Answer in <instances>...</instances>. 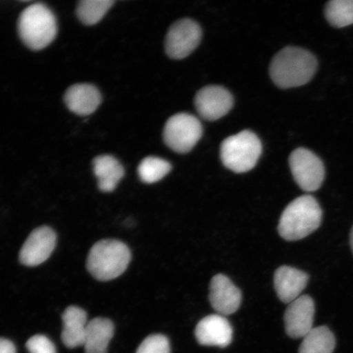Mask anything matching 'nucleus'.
Instances as JSON below:
<instances>
[{
    "label": "nucleus",
    "instance_id": "f257e3e1",
    "mask_svg": "<svg viewBox=\"0 0 353 353\" xmlns=\"http://www.w3.org/2000/svg\"><path fill=\"white\" fill-rule=\"evenodd\" d=\"M316 69L317 61L310 52L287 47L273 57L270 76L277 87L285 90L305 85L314 76Z\"/></svg>",
    "mask_w": 353,
    "mask_h": 353
},
{
    "label": "nucleus",
    "instance_id": "f03ea898",
    "mask_svg": "<svg viewBox=\"0 0 353 353\" xmlns=\"http://www.w3.org/2000/svg\"><path fill=\"white\" fill-rule=\"evenodd\" d=\"M322 210L319 201L304 195L290 203L281 216L278 232L289 241L303 239L321 226Z\"/></svg>",
    "mask_w": 353,
    "mask_h": 353
},
{
    "label": "nucleus",
    "instance_id": "7ed1b4c3",
    "mask_svg": "<svg viewBox=\"0 0 353 353\" xmlns=\"http://www.w3.org/2000/svg\"><path fill=\"white\" fill-rule=\"evenodd\" d=\"M130 260L129 247L123 242L103 240L92 247L88 256L87 268L95 279L108 281L122 275Z\"/></svg>",
    "mask_w": 353,
    "mask_h": 353
},
{
    "label": "nucleus",
    "instance_id": "20e7f679",
    "mask_svg": "<svg viewBox=\"0 0 353 353\" xmlns=\"http://www.w3.org/2000/svg\"><path fill=\"white\" fill-rule=\"evenodd\" d=\"M54 13L41 3L32 4L21 12L19 32L22 41L33 50H41L54 41L57 34Z\"/></svg>",
    "mask_w": 353,
    "mask_h": 353
},
{
    "label": "nucleus",
    "instance_id": "39448f33",
    "mask_svg": "<svg viewBox=\"0 0 353 353\" xmlns=\"http://www.w3.org/2000/svg\"><path fill=\"white\" fill-rule=\"evenodd\" d=\"M262 154V144L254 132L245 130L228 137L221 145V160L236 174L254 169Z\"/></svg>",
    "mask_w": 353,
    "mask_h": 353
},
{
    "label": "nucleus",
    "instance_id": "423d86ee",
    "mask_svg": "<svg viewBox=\"0 0 353 353\" xmlns=\"http://www.w3.org/2000/svg\"><path fill=\"white\" fill-rule=\"evenodd\" d=\"M202 126L196 117L179 113L170 117L164 129L165 143L176 153L192 151L202 136Z\"/></svg>",
    "mask_w": 353,
    "mask_h": 353
},
{
    "label": "nucleus",
    "instance_id": "0eeeda50",
    "mask_svg": "<svg viewBox=\"0 0 353 353\" xmlns=\"http://www.w3.org/2000/svg\"><path fill=\"white\" fill-rule=\"evenodd\" d=\"M289 164L295 182L303 191L315 192L321 187L325 166L316 154L306 148H298L290 154Z\"/></svg>",
    "mask_w": 353,
    "mask_h": 353
},
{
    "label": "nucleus",
    "instance_id": "6e6552de",
    "mask_svg": "<svg viewBox=\"0 0 353 353\" xmlns=\"http://www.w3.org/2000/svg\"><path fill=\"white\" fill-rule=\"evenodd\" d=\"M201 37V29L196 21L191 19L176 21L166 35V54L173 59H183L196 50Z\"/></svg>",
    "mask_w": 353,
    "mask_h": 353
},
{
    "label": "nucleus",
    "instance_id": "1a4fd4ad",
    "mask_svg": "<svg viewBox=\"0 0 353 353\" xmlns=\"http://www.w3.org/2000/svg\"><path fill=\"white\" fill-rule=\"evenodd\" d=\"M57 235L50 227H39L30 234L19 254L21 264L35 267L46 262L54 252Z\"/></svg>",
    "mask_w": 353,
    "mask_h": 353
},
{
    "label": "nucleus",
    "instance_id": "9d476101",
    "mask_svg": "<svg viewBox=\"0 0 353 353\" xmlns=\"http://www.w3.org/2000/svg\"><path fill=\"white\" fill-rule=\"evenodd\" d=\"M195 105L198 114L204 120L217 121L230 112L233 107V97L223 87L206 86L197 92Z\"/></svg>",
    "mask_w": 353,
    "mask_h": 353
},
{
    "label": "nucleus",
    "instance_id": "9b49d317",
    "mask_svg": "<svg viewBox=\"0 0 353 353\" xmlns=\"http://www.w3.org/2000/svg\"><path fill=\"white\" fill-rule=\"evenodd\" d=\"M315 303L308 295H301L286 308L284 321L286 334L292 339L304 338L314 328Z\"/></svg>",
    "mask_w": 353,
    "mask_h": 353
},
{
    "label": "nucleus",
    "instance_id": "f8f14e48",
    "mask_svg": "<svg viewBox=\"0 0 353 353\" xmlns=\"http://www.w3.org/2000/svg\"><path fill=\"white\" fill-rule=\"evenodd\" d=\"M195 335L201 345L226 347L232 343L233 330L224 316L210 315L199 322Z\"/></svg>",
    "mask_w": 353,
    "mask_h": 353
},
{
    "label": "nucleus",
    "instance_id": "ddd939ff",
    "mask_svg": "<svg viewBox=\"0 0 353 353\" xmlns=\"http://www.w3.org/2000/svg\"><path fill=\"white\" fill-rule=\"evenodd\" d=\"M241 292L230 279L216 275L210 282V300L212 307L220 314L231 315L239 309Z\"/></svg>",
    "mask_w": 353,
    "mask_h": 353
},
{
    "label": "nucleus",
    "instance_id": "4468645a",
    "mask_svg": "<svg viewBox=\"0 0 353 353\" xmlns=\"http://www.w3.org/2000/svg\"><path fill=\"white\" fill-rule=\"evenodd\" d=\"M308 279L306 272L289 266L280 267L274 275V286L278 298L285 303H292L301 296Z\"/></svg>",
    "mask_w": 353,
    "mask_h": 353
},
{
    "label": "nucleus",
    "instance_id": "2eb2a0df",
    "mask_svg": "<svg viewBox=\"0 0 353 353\" xmlns=\"http://www.w3.org/2000/svg\"><path fill=\"white\" fill-rule=\"evenodd\" d=\"M61 319L63 322L61 341L65 347L83 346L88 324L86 312L81 307L70 306L65 309Z\"/></svg>",
    "mask_w": 353,
    "mask_h": 353
},
{
    "label": "nucleus",
    "instance_id": "dca6fc26",
    "mask_svg": "<svg viewBox=\"0 0 353 353\" xmlns=\"http://www.w3.org/2000/svg\"><path fill=\"white\" fill-rule=\"evenodd\" d=\"M101 100L98 88L88 83H79L70 87L65 95L68 108L79 116L94 113L99 107Z\"/></svg>",
    "mask_w": 353,
    "mask_h": 353
},
{
    "label": "nucleus",
    "instance_id": "f3484780",
    "mask_svg": "<svg viewBox=\"0 0 353 353\" xmlns=\"http://www.w3.org/2000/svg\"><path fill=\"white\" fill-rule=\"evenodd\" d=\"M114 333L113 322L108 319L97 317L88 321L83 344L85 353H108Z\"/></svg>",
    "mask_w": 353,
    "mask_h": 353
},
{
    "label": "nucleus",
    "instance_id": "a211bd4d",
    "mask_svg": "<svg viewBox=\"0 0 353 353\" xmlns=\"http://www.w3.org/2000/svg\"><path fill=\"white\" fill-rule=\"evenodd\" d=\"M94 171L99 180V188L103 192H113L125 174L121 163L108 154L94 159Z\"/></svg>",
    "mask_w": 353,
    "mask_h": 353
},
{
    "label": "nucleus",
    "instance_id": "6ab92c4d",
    "mask_svg": "<svg viewBox=\"0 0 353 353\" xmlns=\"http://www.w3.org/2000/svg\"><path fill=\"white\" fill-rule=\"evenodd\" d=\"M334 347V334L326 326H319L303 338L299 353H332Z\"/></svg>",
    "mask_w": 353,
    "mask_h": 353
},
{
    "label": "nucleus",
    "instance_id": "aec40b11",
    "mask_svg": "<svg viewBox=\"0 0 353 353\" xmlns=\"http://www.w3.org/2000/svg\"><path fill=\"white\" fill-rule=\"evenodd\" d=\"M325 19L334 28H343L353 24V0H332L326 4Z\"/></svg>",
    "mask_w": 353,
    "mask_h": 353
},
{
    "label": "nucleus",
    "instance_id": "412c9836",
    "mask_svg": "<svg viewBox=\"0 0 353 353\" xmlns=\"http://www.w3.org/2000/svg\"><path fill=\"white\" fill-rule=\"evenodd\" d=\"M113 4V0H83L78 4V17L83 24L94 25L103 19Z\"/></svg>",
    "mask_w": 353,
    "mask_h": 353
},
{
    "label": "nucleus",
    "instance_id": "4be33fe9",
    "mask_svg": "<svg viewBox=\"0 0 353 353\" xmlns=\"http://www.w3.org/2000/svg\"><path fill=\"white\" fill-rule=\"evenodd\" d=\"M171 169L169 162L161 158L149 157L140 163L138 173L143 183H154L165 178Z\"/></svg>",
    "mask_w": 353,
    "mask_h": 353
},
{
    "label": "nucleus",
    "instance_id": "5701e85b",
    "mask_svg": "<svg viewBox=\"0 0 353 353\" xmlns=\"http://www.w3.org/2000/svg\"><path fill=\"white\" fill-rule=\"evenodd\" d=\"M136 353H170L169 339L163 334H152L145 338Z\"/></svg>",
    "mask_w": 353,
    "mask_h": 353
},
{
    "label": "nucleus",
    "instance_id": "b1692460",
    "mask_svg": "<svg viewBox=\"0 0 353 353\" xmlns=\"http://www.w3.org/2000/svg\"><path fill=\"white\" fill-rule=\"evenodd\" d=\"M29 353H57L56 347L50 339L44 335H34L26 344Z\"/></svg>",
    "mask_w": 353,
    "mask_h": 353
},
{
    "label": "nucleus",
    "instance_id": "393cba45",
    "mask_svg": "<svg viewBox=\"0 0 353 353\" xmlns=\"http://www.w3.org/2000/svg\"><path fill=\"white\" fill-rule=\"evenodd\" d=\"M0 353H17L16 347L8 339L0 338Z\"/></svg>",
    "mask_w": 353,
    "mask_h": 353
},
{
    "label": "nucleus",
    "instance_id": "a878e982",
    "mask_svg": "<svg viewBox=\"0 0 353 353\" xmlns=\"http://www.w3.org/2000/svg\"><path fill=\"white\" fill-rule=\"evenodd\" d=\"M350 244H351L352 250L353 252V227L352 228L351 233H350Z\"/></svg>",
    "mask_w": 353,
    "mask_h": 353
}]
</instances>
